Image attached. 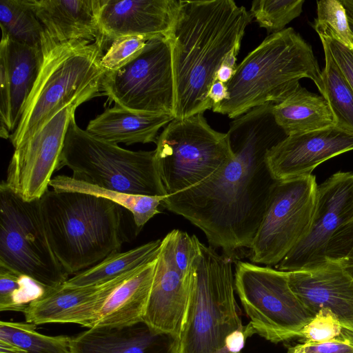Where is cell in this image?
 I'll use <instances>...</instances> for the list:
<instances>
[{"mask_svg":"<svg viewBox=\"0 0 353 353\" xmlns=\"http://www.w3.org/2000/svg\"><path fill=\"white\" fill-rule=\"evenodd\" d=\"M0 112L1 123L4 124L9 131L12 130L11 124V92L7 64L6 46L3 40L0 43Z\"/></svg>","mask_w":353,"mask_h":353,"instance_id":"38","label":"cell"},{"mask_svg":"<svg viewBox=\"0 0 353 353\" xmlns=\"http://www.w3.org/2000/svg\"><path fill=\"white\" fill-rule=\"evenodd\" d=\"M173 256L179 271L185 278H189L199 256V239L179 230L171 231Z\"/></svg>","mask_w":353,"mask_h":353,"instance_id":"36","label":"cell"},{"mask_svg":"<svg viewBox=\"0 0 353 353\" xmlns=\"http://www.w3.org/2000/svg\"><path fill=\"white\" fill-rule=\"evenodd\" d=\"M157 259L137 270L109 295L92 328L120 327L143 321Z\"/></svg>","mask_w":353,"mask_h":353,"instance_id":"22","label":"cell"},{"mask_svg":"<svg viewBox=\"0 0 353 353\" xmlns=\"http://www.w3.org/2000/svg\"><path fill=\"white\" fill-rule=\"evenodd\" d=\"M100 90L123 108L174 117V84L168 39L162 36L149 39L136 58L105 73Z\"/></svg>","mask_w":353,"mask_h":353,"instance_id":"11","label":"cell"},{"mask_svg":"<svg viewBox=\"0 0 353 353\" xmlns=\"http://www.w3.org/2000/svg\"><path fill=\"white\" fill-rule=\"evenodd\" d=\"M174 119L166 114L136 112L115 104L90 120L85 130L115 144L156 143L159 130Z\"/></svg>","mask_w":353,"mask_h":353,"instance_id":"23","label":"cell"},{"mask_svg":"<svg viewBox=\"0 0 353 353\" xmlns=\"http://www.w3.org/2000/svg\"><path fill=\"white\" fill-rule=\"evenodd\" d=\"M141 267L102 285L74 288L63 283L46 288L44 294L32 302L24 312L26 321L34 325L76 323L92 328L111 292Z\"/></svg>","mask_w":353,"mask_h":353,"instance_id":"17","label":"cell"},{"mask_svg":"<svg viewBox=\"0 0 353 353\" xmlns=\"http://www.w3.org/2000/svg\"><path fill=\"white\" fill-rule=\"evenodd\" d=\"M343 327L337 317L327 308L321 309L301 330L300 336L304 343H317L338 339Z\"/></svg>","mask_w":353,"mask_h":353,"instance_id":"35","label":"cell"},{"mask_svg":"<svg viewBox=\"0 0 353 353\" xmlns=\"http://www.w3.org/2000/svg\"><path fill=\"white\" fill-rule=\"evenodd\" d=\"M234 283L253 334L272 343L299 337L315 316L292 290L287 272L238 261Z\"/></svg>","mask_w":353,"mask_h":353,"instance_id":"10","label":"cell"},{"mask_svg":"<svg viewBox=\"0 0 353 353\" xmlns=\"http://www.w3.org/2000/svg\"><path fill=\"white\" fill-rule=\"evenodd\" d=\"M325 64L321 70L323 92L336 125L353 132V89L335 61L325 40L320 37Z\"/></svg>","mask_w":353,"mask_h":353,"instance_id":"28","label":"cell"},{"mask_svg":"<svg viewBox=\"0 0 353 353\" xmlns=\"http://www.w3.org/2000/svg\"><path fill=\"white\" fill-rule=\"evenodd\" d=\"M335 61L353 89V50L332 37H324Z\"/></svg>","mask_w":353,"mask_h":353,"instance_id":"39","label":"cell"},{"mask_svg":"<svg viewBox=\"0 0 353 353\" xmlns=\"http://www.w3.org/2000/svg\"><path fill=\"white\" fill-rule=\"evenodd\" d=\"M353 150V132L337 125L287 136L265 161L272 177L285 181L312 174L320 164Z\"/></svg>","mask_w":353,"mask_h":353,"instance_id":"15","label":"cell"},{"mask_svg":"<svg viewBox=\"0 0 353 353\" xmlns=\"http://www.w3.org/2000/svg\"><path fill=\"white\" fill-rule=\"evenodd\" d=\"M94 97H81L58 111L14 152L5 181L26 201L40 199L48 189L63 148L67 129L77 108Z\"/></svg>","mask_w":353,"mask_h":353,"instance_id":"13","label":"cell"},{"mask_svg":"<svg viewBox=\"0 0 353 353\" xmlns=\"http://www.w3.org/2000/svg\"><path fill=\"white\" fill-rule=\"evenodd\" d=\"M30 323L0 322V340L12 343L26 353H71L70 336H47Z\"/></svg>","mask_w":353,"mask_h":353,"instance_id":"30","label":"cell"},{"mask_svg":"<svg viewBox=\"0 0 353 353\" xmlns=\"http://www.w3.org/2000/svg\"><path fill=\"white\" fill-rule=\"evenodd\" d=\"M180 0H101L99 23L107 43L125 36L167 38Z\"/></svg>","mask_w":353,"mask_h":353,"instance_id":"19","label":"cell"},{"mask_svg":"<svg viewBox=\"0 0 353 353\" xmlns=\"http://www.w3.org/2000/svg\"><path fill=\"white\" fill-rule=\"evenodd\" d=\"M292 348L305 353H353V344L340 339L317 343H303Z\"/></svg>","mask_w":353,"mask_h":353,"instance_id":"40","label":"cell"},{"mask_svg":"<svg viewBox=\"0 0 353 353\" xmlns=\"http://www.w3.org/2000/svg\"><path fill=\"white\" fill-rule=\"evenodd\" d=\"M288 352L289 353H305V352H302V351H299V350H294L292 347L289 349Z\"/></svg>","mask_w":353,"mask_h":353,"instance_id":"46","label":"cell"},{"mask_svg":"<svg viewBox=\"0 0 353 353\" xmlns=\"http://www.w3.org/2000/svg\"><path fill=\"white\" fill-rule=\"evenodd\" d=\"M106 47L103 40L41 43L39 74L10 137L14 149L65 105L85 95H99L105 73L100 61Z\"/></svg>","mask_w":353,"mask_h":353,"instance_id":"6","label":"cell"},{"mask_svg":"<svg viewBox=\"0 0 353 353\" xmlns=\"http://www.w3.org/2000/svg\"><path fill=\"white\" fill-rule=\"evenodd\" d=\"M0 265L46 288L69 279L49 242L39 199L24 200L5 181L0 184Z\"/></svg>","mask_w":353,"mask_h":353,"instance_id":"9","label":"cell"},{"mask_svg":"<svg viewBox=\"0 0 353 353\" xmlns=\"http://www.w3.org/2000/svg\"><path fill=\"white\" fill-rule=\"evenodd\" d=\"M289 285L313 314L327 308L343 327L353 332V277L339 261L327 259L314 267L287 272Z\"/></svg>","mask_w":353,"mask_h":353,"instance_id":"16","label":"cell"},{"mask_svg":"<svg viewBox=\"0 0 353 353\" xmlns=\"http://www.w3.org/2000/svg\"><path fill=\"white\" fill-rule=\"evenodd\" d=\"M46 290L32 278L0 265V311L24 313Z\"/></svg>","mask_w":353,"mask_h":353,"instance_id":"31","label":"cell"},{"mask_svg":"<svg viewBox=\"0 0 353 353\" xmlns=\"http://www.w3.org/2000/svg\"><path fill=\"white\" fill-rule=\"evenodd\" d=\"M161 241H152L125 252L114 253L96 265L76 274L63 285L75 288L105 283L156 260Z\"/></svg>","mask_w":353,"mask_h":353,"instance_id":"26","label":"cell"},{"mask_svg":"<svg viewBox=\"0 0 353 353\" xmlns=\"http://www.w3.org/2000/svg\"><path fill=\"white\" fill-rule=\"evenodd\" d=\"M101 1L28 0L43 27L41 43L105 41L99 23Z\"/></svg>","mask_w":353,"mask_h":353,"instance_id":"20","label":"cell"},{"mask_svg":"<svg viewBox=\"0 0 353 353\" xmlns=\"http://www.w3.org/2000/svg\"><path fill=\"white\" fill-rule=\"evenodd\" d=\"M326 259L339 261L353 277V221L341 228L331 239Z\"/></svg>","mask_w":353,"mask_h":353,"instance_id":"37","label":"cell"},{"mask_svg":"<svg viewBox=\"0 0 353 353\" xmlns=\"http://www.w3.org/2000/svg\"><path fill=\"white\" fill-rule=\"evenodd\" d=\"M9 130L7 127L1 123V130H0V136L1 138L8 139L10 138V134H9Z\"/></svg>","mask_w":353,"mask_h":353,"instance_id":"45","label":"cell"},{"mask_svg":"<svg viewBox=\"0 0 353 353\" xmlns=\"http://www.w3.org/2000/svg\"><path fill=\"white\" fill-rule=\"evenodd\" d=\"M71 353H179V339L143 321L120 327L89 328L70 339Z\"/></svg>","mask_w":353,"mask_h":353,"instance_id":"21","label":"cell"},{"mask_svg":"<svg viewBox=\"0 0 353 353\" xmlns=\"http://www.w3.org/2000/svg\"><path fill=\"white\" fill-rule=\"evenodd\" d=\"M208 97L212 103V108L219 105L228 97L226 84L216 80L211 86Z\"/></svg>","mask_w":353,"mask_h":353,"instance_id":"41","label":"cell"},{"mask_svg":"<svg viewBox=\"0 0 353 353\" xmlns=\"http://www.w3.org/2000/svg\"><path fill=\"white\" fill-rule=\"evenodd\" d=\"M353 221V173L338 172L317 186L312 223L305 236L275 266L291 272L314 267L327 260L329 243Z\"/></svg>","mask_w":353,"mask_h":353,"instance_id":"14","label":"cell"},{"mask_svg":"<svg viewBox=\"0 0 353 353\" xmlns=\"http://www.w3.org/2000/svg\"><path fill=\"white\" fill-rule=\"evenodd\" d=\"M317 186L312 174L275 183L249 248L252 263L276 266L305 236L313 217Z\"/></svg>","mask_w":353,"mask_h":353,"instance_id":"12","label":"cell"},{"mask_svg":"<svg viewBox=\"0 0 353 353\" xmlns=\"http://www.w3.org/2000/svg\"><path fill=\"white\" fill-rule=\"evenodd\" d=\"M304 0H255L250 14L268 33L283 30L287 24L298 17L303 10Z\"/></svg>","mask_w":353,"mask_h":353,"instance_id":"32","label":"cell"},{"mask_svg":"<svg viewBox=\"0 0 353 353\" xmlns=\"http://www.w3.org/2000/svg\"><path fill=\"white\" fill-rule=\"evenodd\" d=\"M0 26L10 39L41 49L43 27L28 0H0Z\"/></svg>","mask_w":353,"mask_h":353,"instance_id":"29","label":"cell"},{"mask_svg":"<svg viewBox=\"0 0 353 353\" xmlns=\"http://www.w3.org/2000/svg\"><path fill=\"white\" fill-rule=\"evenodd\" d=\"M348 21H349V24H350V26L351 30H352V33H353V22H352V21H350L349 19H348Z\"/></svg>","mask_w":353,"mask_h":353,"instance_id":"47","label":"cell"},{"mask_svg":"<svg viewBox=\"0 0 353 353\" xmlns=\"http://www.w3.org/2000/svg\"><path fill=\"white\" fill-rule=\"evenodd\" d=\"M252 17L232 0L179 1L167 37L174 84V119L212 109L208 97L223 64L236 68V56Z\"/></svg>","mask_w":353,"mask_h":353,"instance_id":"2","label":"cell"},{"mask_svg":"<svg viewBox=\"0 0 353 353\" xmlns=\"http://www.w3.org/2000/svg\"><path fill=\"white\" fill-rule=\"evenodd\" d=\"M11 92L12 130L17 128L42 63V49L17 42L2 33Z\"/></svg>","mask_w":353,"mask_h":353,"instance_id":"25","label":"cell"},{"mask_svg":"<svg viewBox=\"0 0 353 353\" xmlns=\"http://www.w3.org/2000/svg\"><path fill=\"white\" fill-rule=\"evenodd\" d=\"M156 145V164L167 196L202 183L234 158L227 134L214 130L203 113L174 119Z\"/></svg>","mask_w":353,"mask_h":353,"instance_id":"8","label":"cell"},{"mask_svg":"<svg viewBox=\"0 0 353 353\" xmlns=\"http://www.w3.org/2000/svg\"><path fill=\"white\" fill-rule=\"evenodd\" d=\"M56 191L79 192L105 198L130 211L133 216L137 234L154 215L160 213L159 206L165 196L130 194L104 189L73 179L66 175H58L49 183Z\"/></svg>","mask_w":353,"mask_h":353,"instance_id":"27","label":"cell"},{"mask_svg":"<svg viewBox=\"0 0 353 353\" xmlns=\"http://www.w3.org/2000/svg\"><path fill=\"white\" fill-rule=\"evenodd\" d=\"M190 289V276L177 269L171 232L161 241L143 322L157 332L179 339Z\"/></svg>","mask_w":353,"mask_h":353,"instance_id":"18","label":"cell"},{"mask_svg":"<svg viewBox=\"0 0 353 353\" xmlns=\"http://www.w3.org/2000/svg\"><path fill=\"white\" fill-rule=\"evenodd\" d=\"M316 8L313 27L319 36L334 38L353 50V33L340 0L317 1Z\"/></svg>","mask_w":353,"mask_h":353,"instance_id":"33","label":"cell"},{"mask_svg":"<svg viewBox=\"0 0 353 353\" xmlns=\"http://www.w3.org/2000/svg\"><path fill=\"white\" fill-rule=\"evenodd\" d=\"M39 206L51 248L68 275L119 252L126 241L123 208L111 200L48 189Z\"/></svg>","mask_w":353,"mask_h":353,"instance_id":"4","label":"cell"},{"mask_svg":"<svg viewBox=\"0 0 353 353\" xmlns=\"http://www.w3.org/2000/svg\"><path fill=\"white\" fill-rule=\"evenodd\" d=\"M150 39L143 36H125L110 43L101 59L105 72L115 71L136 58Z\"/></svg>","mask_w":353,"mask_h":353,"instance_id":"34","label":"cell"},{"mask_svg":"<svg viewBox=\"0 0 353 353\" xmlns=\"http://www.w3.org/2000/svg\"><path fill=\"white\" fill-rule=\"evenodd\" d=\"M234 71V68L223 64L216 73V80L226 84L232 79Z\"/></svg>","mask_w":353,"mask_h":353,"instance_id":"42","label":"cell"},{"mask_svg":"<svg viewBox=\"0 0 353 353\" xmlns=\"http://www.w3.org/2000/svg\"><path fill=\"white\" fill-rule=\"evenodd\" d=\"M345 9L347 19L353 22V0H340Z\"/></svg>","mask_w":353,"mask_h":353,"instance_id":"44","label":"cell"},{"mask_svg":"<svg viewBox=\"0 0 353 353\" xmlns=\"http://www.w3.org/2000/svg\"><path fill=\"white\" fill-rule=\"evenodd\" d=\"M272 113L287 136L336 125L324 97L308 91L300 84L284 99L274 104Z\"/></svg>","mask_w":353,"mask_h":353,"instance_id":"24","label":"cell"},{"mask_svg":"<svg viewBox=\"0 0 353 353\" xmlns=\"http://www.w3.org/2000/svg\"><path fill=\"white\" fill-rule=\"evenodd\" d=\"M68 167L76 180L104 189L148 196L166 193L158 172L155 151H132L99 139L69 123L57 171Z\"/></svg>","mask_w":353,"mask_h":353,"instance_id":"7","label":"cell"},{"mask_svg":"<svg viewBox=\"0 0 353 353\" xmlns=\"http://www.w3.org/2000/svg\"><path fill=\"white\" fill-rule=\"evenodd\" d=\"M226 134L234 158L202 183L167 196L161 205L199 228L210 246L232 259L249 249L262 221L276 182L265 155L285 134L265 106L234 119Z\"/></svg>","mask_w":353,"mask_h":353,"instance_id":"1","label":"cell"},{"mask_svg":"<svg viewBox=\"0 0 353 353\" xmlns=\"http://www.w3.org/2000/svg\"><path fill=\"white\" fill-rule=\"evenodd\" d=\"M232 262L199 241L179 353H241L246 339L253 335L239 316Z\"/></svg>","mask_w":353,"mask_h":353,"instance_id":"3","label":"cell"},{"mask_svg":"<svg viewBox=\"0 0 353 353\" xmlns=\"http://www.w3.org/2000/svg\"><path fill=\"white\" fill-rule=\"evenodd\" d=\"M0 353H26V352L12 343L0 340Z\"/></svg>","mask_w":353,"mask_h":353,"instance_id":"43","label":"cell"},{"mask_svg":"<svg viewBox=\"0 0 353 353\" xmlns=\"http://www.w3.org/2000/svg\"><path fill=\"white\" fill-rule=\"evenodd\" d=\"M308 78L323 85L312 47L292 28L269 34L236 66L226 83L228 97L212 110L236 119L265 103H278Z\"/></svg>","mask_w":353,"mask_h":353,"instance_id":"5","label":"cell"}]
</instances>
